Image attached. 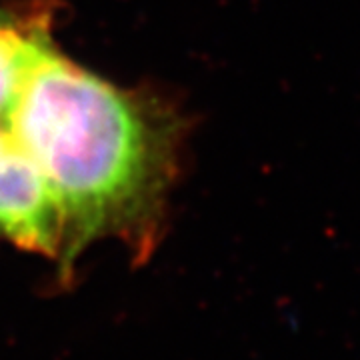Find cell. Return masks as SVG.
<instances>
[{"label":"cell","mask_w":360,"mask_h":360,"mask_svg":"<svg viewBox=\"0 0 360 360\" xmlns=\"http://www.w3.org/2000/svg\"><path fill=\"white\" fill-rule=\"evenodd\" d=\"M44 32L11 14L0 22V129H8L18 98L40 60L51 52Z\"/></svg>","instance_id":"obj_3"},{"label":"cell","mask_w":360,"mask_h":360,"mask_svg":"<svg viewBox=\"0 0 360 360\" xmlns=\"http://www.w3.org/2000/svg\"><path fill=\"white\" fill-rule=\"evenodd\" d=\"M6 132L56 194L63 276L90 243L106 236L150 252L172 144L142 98L51 51L28 78Z\"/></svg>","instance_id":"obj_1"},{"label":"cell","mask_w":360,"mask_h":360,"mask_svg":"<svg viewBox=\"0 0 360 360\" xmlns=\"http://www.w3.org/2000/svg\"><path fill=\"white\" fill-rule=\"evenodd\" d=\"M0 236L25 250L58 258L63 217L51 182L11 139L0 156Z\"/></svg>","instance_id":"obj_2"},{"label":"cell","mask_w":360,"mask_h":360,"mask_svg":"<svg viewBox=\"0 0 360 360\" xmlns=\"http://www.w3.org/2000/svg\"><path fill=\"white\" fill-rule=\"evenodd\" d=\"M8 18H11V14L0 13V22H4V20H8Z\"/></svg>","instance_id":"obj_5"},{"label":"cell","mask_w":360,"mask_h":360,"mask_svg":"<svg viewBox=\"0 0 360 360\" xmlns=\"http://www.w3.org/2000/svg\"><path fill=\"white\" fill-rule=\"evenodd\" d=\"M6 142H8V132L6 130L0 129V156L4 153V148H6Z\"/></svg>","instance_id":"obj_4"}]
</instances>
